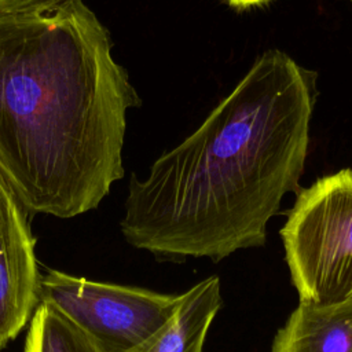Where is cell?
I'll return each mask as SVG.
<instances>
[{"instance_id": "cell-1", "label": "cell", "mask_w": 352, "mask_h": 352, "mask_svg": "<svg viewBox=\"0 0 352 352\" xmlns=\"http://www.w3.org/2000/svg\"><path fill=\"white\" fill-rule=\"evenodd\" d=\"M316 74L267 50L235 88L146 177L131 175L125 241L164 260L263 246L283 197L300 190Z\"/></svg>"}, {"instance_id": "cell-2", "label": "cell", "mask_w": 352, "mask_h": 352, "mask_svg": "<svg viewBox=\"0 0 352 352\" xmlns=\"http://www.w3.org/2000/svg\"><path fill=\"white\" fill-rule=\"evenodd\" d=\"M111 48L82 0L0 8V170L30 213L82 214L124 176L140 98Z\"/></svg>"}, {"instance_id": "cell-3", "label": "cell", "mask_w": 352, "mask_h": 352, "mask_svg": "<svg viewBox=\"0 0 352 352\" xmlns=\"http://www.w3.org/2000/svg\"><path fill=\"white\" fill-rule=\"evenodd\" d=\"M279 234L301 302L352 300V169L300 188Z\"/></svg>"}, {"instance_id": "cell-4", "label": "cell", "mask_w": 352, "mask_h": 352, "mask_svg": "<svg viewBox=\"0 0 352 352\" xmlns=\"http://www.w3.org/2000/svg\"><path fill=\"white\" fill-rule=\"evenodd\" d=\"M40 301L59 309L102 352H125L150 340L169 322L180 294L98 282L50 270L41 275Z\"/></svg>"}, {"instance_id": "cell-5", "label": "cell", "mask_w": 352, "mask_h": 352, "mask_svg": "<svg viewBox=\"0 0 352 352\" xmlns=\"http://www.w3.org/2000/svg\"><path fill=\"white\" fill-rule=\"evenodd\" d=\"M30 212L0 170V349L29 323L40 302Z\"/></svg>"}, {"instance_id": "cell-6", "label": "cell", "mask_w": 352, "mask_h": 352, "mask_svg": "<svg viewBox=\"0 0 352 352\" xmlns=\"http://www.w3.org/2000/svg\"><path fill=\"white\" fill-rule=\"evenodd\" d=\"M271 352H352V300L300 301L278 330Z\"/></svg>"}, {"instance_id": "cell-7", "label": "cell", "mask_w": 352, "mask_h": 352, "mask_svg": "<svg viewBox=\"0 0 352 352\" xmlns=\"http://www.w3.org/2000/svg\"><path fill=\"white\" fill-rule=\"evenodd\" d=\"M220 307V279L212 275L180 294L176 312L157 334L125 352H204L209 327Z\"/></svg>"}, {"instance_id": "cell-8", "label": "cell", "mask_w": 352, "mask_h": 352, "mask_svg": "<svg viewBox=\"0 0 352 352\" xmlns=\"http://www.w3.org/2000/svg\"><path fill=\"white\" fill-rule=\"evenodd\" d=\"M25 352H102V349L59 309L40 301L29 320Z\"/></svg>"}, {"instance_id": "cell-9", "label": "cell", "mask_w": 352, "mask_h": 352, "mask_svg": "<svg viewBox=\"0 0 352 352\" xmlns=\"http://www.w3.org/2000/svg\"><path fill=\"white\" fill-rule=\"evenodd\" d=\"M60 0H0V8H25Z\"/></svg>"}, {"instance_id": "cell-10", "label": "cell", "mask_w": 352, "mask_h": 352, "mask_svg": "<svg viewBox=\"0 0 352 352\" xmlns=\"http://www.w3.org/2000/svg\"><path fill=\"white\" fill-rule=\"evenodd\" d=\"M228 7L236 10V11H246L249 8L264 6L272 0H223Z\"/></svg>"}]
</instances>
